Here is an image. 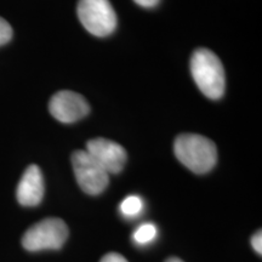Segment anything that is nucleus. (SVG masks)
<instances>
[{
  "mask_svg": "<svg viewBox=\"0 0 262 262\" xmlns=\"http://www.w3.org/2000/svg\"><path fill=\"white\" fill-rule=\"evenodd\" d=\"M179 162L194 173H206L217 163V148L208 137L198 134H181L173 142Z\"/></svg>",
  "mask_w": 262,
  "mask_h": 262,
  "instance_id": "nucleus-1",
  "label": "nucleus"
},
{
  "mask_svg": "<svg viewBox=\"0 0 262 262\" xmlns=\"http://www.w3.org/2000/svg\"><path fill=\"white\" fill-rule=\"evenodd\" d=\"M191 73L198 89L211 100L224 96L226 77L217 55L209 49H196L191 57Z\"/></svg>",
  "mask_w": 262,
  "mask_h": 262,
  "instance_id": "nucleus-2",
  "label": "nucleus"
},
{
  "mask_svg": "<svg viewBox=\"0 0 262 262\" xmlns=\"http://www.w3.org/2000/svg\"><path fill=\"white\" fill-rule=\"evenodd\" d=\"M77 14L83 27L95 37H107L117 28V14L110 0H79Z\"/></svg>",
  "mask_w": 262,
  "mask_h": 262,
  "instance_id": "nucleus-3",
  "label": "nucleus"
},
{
  "mask_svg": "<svg viewBox=\"0 0 262 262\" xmlns=\"http://www.w3.org/2000/svg\"><path fill=\"white\" fill-rule=\"evenodd\" d=\"M67 225L63 220L56 217L45 219L33 225L27 229L24 238L22 245L28 251H40V250H57L68 238Z\"/></svg>",
  "mask_w": 262,
  "mask_h": 262,
  "instance_id": "nucleus-4",
  "label": "nucleus"
},
{
  "mask_svg": "<svg viewBox=\"0 0 262 262\" xmlns=\"http://www.w3.org/2000/svg\"><path fill=\"white\" fill-rule=\"evenodd\" d=\"M72 166L78 185L86 194H101L110 183V173L86 150H75L72 155Z\"/></svg>",
  "mask_w": 262,
  "mask_h": 262,
  "instance_id": "nucleus-5",
  "label": "nucleus"
},
{
  "mask_svg": "<svg viewBox=\"0 0 262 262\" xmlns=\"http://www.w3.org/2000/svg\"><path fill=\"white\" fill-rule=\"evenodd\" d=\"M49 111L58 122L71 124L86 117L90 112V106L80 94L63 90L58 91L51 97Z\"/></svg>",
  "mask_w": 262,
  "mask_h": 262,
  "instance_id": "nucleus-6",
  "label": "nucleus"
},
{
  "mask_svg": "<svg viewBox=\"0 0 262 262\" xmlns=\"http://www.w3.org/2000/svg\"><path fill=\"white\" fill-rule=\"evenodd\" d=\"M86 152L100 164L108 173H119L124 169L127 156L126 150L112 140H90L86 143Z\"/></svg>",
  "mask_w": 262,
  "mask_h": 262,
  "instance_id": "nucleus-7",
  "label": "nucleus"
},
{
  "mask_svg": "<svg viewBox=\"0 0 262 262\" xmlns=\"http://www.w3.org/2000/svg\"><path fill=\"white\" fill-rule=\"evenodd\" d=\"M44 178L41 170L37 165H29L19 180L16 196L21 205L35 206L44 196Z\"/></svg>",
  "mask_w": 262,
  "mask_h": 262,
  "instance_id": "nucleus-8",
  "label": "nucleus"
},
{
  "mask_svg": "<svg viewBox=\"0 0 262 262\" xmlns=\"http://www.w3.org/2000/svg\"><path fill=\"white\" fill-rule=\"evenodd\" d=\"M143 210V201L139 195H129L120 203V212L125 217H136Z\"/></svg>",
  "mask_w": 262,
  "mask_h": 262,
  "instance_id": "nucleus-9",
  "label": "nucleus"
},
{
  "mask_svg": "<svg viewBox=\"0 0 262 262\" xmlns=\"http://www.w3.org/2000/svg\"><path fill=\"white\" fill-rule=\"evenodd\" d=\"M157 232L158 231H157L156 225L147 222V224L141 225L136 228V231L133 234V239L139 245L149 244L150 242L155 241V238L157 237Z\"/></svg>",
  "mask_w": 262,
  "mask_h": 262,
  "instance_id": "nucleus-10",
  "label": "nucleus"
},
{
  "mask_svg": "<svg viewBox=\"0 0 262 262\" xmlns=\"http://www.w3.org/2000/svg\"><path fill=\"white\" fill-rule=\"evenodd\" d=\"M12 38V28L6 19L0 17V47L8 44Z\"/></svg>",
  "mask_w": 262,
  "mask_h": 262,
  "instance_id": "nucleus-11",
  "label": "nucleus"
},
{
  "mask_svg": "<svg viewBox=\"0 0 262 262\" xmlns=\"http://www.w3.org/2000/svg\"><path fill=\"white\" fill-rule=\"evenodd\" d=\"M251 247L254 248V250L256 251L258 255L262 254V234L261 231L256 232L251 238Z\"/></svg>",
  "mask_w": 262,
  "mask_h": 262,
  "instance_id": "nucleus-12",
  "label": "nucleus"
},
{
  "mask_svg": "<svg viewBox=\"0 0 262 262\" xmlns=\"http://www.w3.org/2000/svg\"><path fill=\"white\" fill-rule=\"evenodd\" d=\"M101 262H129V261H127L124 256H122L120 254L110 253V254H107L106 256L102 257Z\"/></svg>",
  "mask_w": 262,
  "mask_h": 262,
  "instance_id": "nucleus-13",
  "label": "nucleus"
},
{
  "mask_svg": "<svg viewBox=\"0 0 262 262\" xmlns=\"http://www.w3.org/2000/svg\"><path fill=\"white\" fill-rule=\"evenodd\" d=\"M134 2H135L139 6H141V8L152 9L156 8V6L159 4L160 0H134Z\"/></svg>",
  "mask_w": 262,
  "mask_h": 262,
  "instance_id": "nucleus-14",
  "label": "nucleus"
},
{
  "mask_svg": "<svg viewBox=\"0 0 262 262\" xmlns=\"http://www.w3.org/2000/svg\"><path fill=\"white\" fill-rule=\"evenodd\" d=\"M165 262H183V261L180 260V258H178V257H170Z\"/></svg>",
  "mask_w": 262,
  "mask_h": 262,
  "instance_id": "nucleus-15",
  "label": "nucleus"
}]
</instances>
